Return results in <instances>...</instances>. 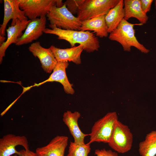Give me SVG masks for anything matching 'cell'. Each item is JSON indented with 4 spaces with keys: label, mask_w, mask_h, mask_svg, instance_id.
<instances>
[{
    "label": "cell",
    "mask_w": 156,
    "mask_h": 156,
    "mask_svg": "<svg viewBox=\"0 0 156 156\" xmlns=\"http://www.w3.org/2000/svg\"><path fill=\"white\" fill-rule=\"evenodd\" d=\"M50 28H46L44 33L58 36L59 40L68 42L71 47L79 44L83 47V49L87 52L91 53L98 50L100 47L99 39L93 32L90 31L65 30L50 24Z\"/></svg>",
    "instance_id": "6da1fadb"
},
{
    "label": "cell",
    "mask_w": 156,
    "mask_h": 156,
    "mask_svg": "<svg viewBox=\"0 0 156 156\" xmlns=\"http://www.w3.org/2000/svg\"><path fill=\"white\" fill-rule=\"evenodd\" d=\"M142 25L140 23L132 24L123 18L117 27L110 33L109 38L120 44L125 51L130 52L131 47H133L141 52L147 53L149 50L137 40L134 29L135 25Z\"/></svg>",
    "instance_id": "7a4b0ae2"
},
{
    "label": "cell",
    "mask_w": 156,
    "mask_h": 156,
    "mask_svg": "<svg viewBox=\"0 0 156 156\" xmlns=\"http://www.w3.org/2000/svg\"><path fill=\"white\" fill-rule=\"evenodd\" d=\"M118 117L116 112H109L95 122L90 133V141L87 143L90 144L94 142L108 143L112 136Z\"/></svg>",
    "instance_id": "3957f363"
},
{
    "label": "cell",
    "mask_w": 156,
    "mask_h": 156,
    "mask_svg": "<svg viewBox=\"0 0 156 156\" xmlns=\"http://www.w3.org/2000/svg\"><path fill=\"white\" fill-rule=\"evenodd\" d=\"M50 24L65 30H79L81 21L67 9L64 3L61 8L53 6L47 15Z\"/></svg>",
    "instance_id": "277c9868"
},
{
    "label": "cell",
    "mask_w": 156,
    "mask_h": 156,
    "mask_svg": "<svg viewBox=\"0 0 156 156\" xmlns=\"http://www.w3.org/2000/svg\"><path fill=\"white\" fill-rule=\"evenodd\" d=\"M120 0H85L77 13L81 21L105 16Z\"/></svg>",
    "instance_id": "5b68a950"
},
{
    "label": "cell",
    "mask_w": 156,
    "mask_h": 156,
    "mask_svg": "<svg viewBox=\"0 0 156 156\" xmlns=\"http://www.w3.org/2000/svg\"><path fill=\"white\" fill-rule=\"evenodd\" d=\"M133 142V135L128 127L118 120L109 146L116 152L124 153L131 150Z\"/></svg>",
    "instance_id": "8992f818"
},
{
    "label": "cell",
    "mask_w": 156,
    "mask_h": 156,
    "mask_svg": "<svg viewBox=\"0 0 156 156\" xmlns=\"http://www.w3.org/2000/svg\"><path fill=\"white\" fill-rule=\"evenodd\" d=\"M20 9L30 20L46 16L56 0H18Z\"/></svg>",
    "instance_id": "52a82bcc"
},
{
    "label": "cell",
    "mask_w": 156,
    "mask_h": 156,
    "mask_svg": "<svg viewBox=\"0 0 156 156\" xmlns=\"http://www.w3.org/2000/svg\"><path fill=\"white\" fill-rule=\"evenodd\" d=\"M4 17L2 23L0 25V35L5 36L6 28L10 20V26L14 25L18 20L28 19L24 12L20 8L18 0H4Z\"/></svg>",
    "instance_id": "ba28073f"
},
{
    "label": "cell",
    "mask_w": 156,
    "mask_h": 156,
    "mask_svg": "<svg viewBox=\"0 0 156 156\" xmlns=\"http://www.w3.org/2000/svg\"><path fill=\"white\" fill-rule=\"evenodd\" d=\"M18 145L22 146L26 150L29 149L27 139L24 136L8 134L0 139V156H11L13 154L20 155L15 148Z\"/></svg>",
    "instance_id": "9c48e42d"
},
{
    "label": "cell",
    "mask_w": 156,
    "mask_h": 156,
    "mask_svg": "<svg viewBox=\"0 0 156 156\" xmlns=\"http://www.w3.org/2000/svg\"><path fill=\"white\" fill-rule=\"evenodd\" d=\"M28 49L35 57L38 58L44 70L47 73H51L57 62L51 48H44L40 42H36L31 43Z\"/></svg>",
    "instance_id": "30bf717a"
},
{
    "label": "cell",
    "mask_w": 156,
    "mask_h": 156,
    "mask_svg": "<svg viewBox=\"0 0 156 156\" xmlns=\"http://www.w3.org/2000/svg\"><path fill=\"white\" fill-rule=\"evenodd\" d=\"M46 16L31 20L22 36L17 40V46H21L31 42L41 36L46 28Z\"/></svg>",
    "instance_id": "8fae6325"
},
{
    "label": "cell",
    "mask_w": 156,
    "mask_h": 156,
    "mask_svg": "<svg viewBox=\"0 0 156 156\" xmlns=\"http://www.w3.org/2000/svg\"><path fill=\"white\" fill-rule=\"evenodd\" d=\"M68 138L66 136L57 135L45 146L37 148L38 156H64Z\"/></svg>",
    "instance_id": "7c38bea8"
},
{
    "label": "cell",
    "mask_w": 156,
    "mask_h": 156,
    "mask_svg": "<svg viewBox=\"0 0 156 156\" xmlns=\"http://www.w3.org/2000/svg\"><path fill=\"white\" fill-rule=\"evenodd\" d=\"M31 20L26 19L23 21L18 20L15 24L10 26L6 29L7 39L6 41L0 46V63L2 62L5 52L9 46L12 44L17 42L18 39L23 35V31L25 30Z\"/></svg>",
    "instance_id": "4fadbf2b"
},
{
    "label": "cell",
    "mask_w": 156,
    "mask_h": 156,
    "mask_svg": "<svg viewBox=\"0 0 156 156\" xmlns=\"http://www.w3.org/2000/svg\"><path fill=\"white\" fill-rule=\"evenodd\" d=\"M68 65V63L67 61L58 62L49 77L43 82L38 84H36L34 86H38L47 82L57 81L62 85L66 93L68 94H73L75 91L72 84L68 80L66 72V69Z\"/></svg>",
    "instance_id": "5bb4252c"
},
{
    "label": "cell",
    "mask_w": 156,
    "mask_h": 156,
    "mask_svg": "<svg viewBox=\"0 0 156 156\" xmlns=\"http://www.w3.org/2000/svg\"><path fill=\"white\" fill-rule=\"evenodd\" d=\"M80 113L77 111L73 112L68 110L63 116L62 120L68 127L70 132L75 142L78 144L85 143L84 140L89 134L83 133L80 129L78 120L81 116Z\"/></svg>",
    "instance_id": "9a60e30c"
},
{
    "label": "cell",
    "mask_w": 156,
    "mask_h": 156,
    "mask_svg": "<svg viewBox=\"0 0 156 156\" xmlns=\"http://www.w3.org/2000/svg\"><path fill=\"white\" fill-rule=\"evenodd\" d=\"M57 62H72L77 64L81 63V55L83 47L79 45L68 48L61 49L52 45L50 47Z\"/></svg>",
    "instance_id": "2e32d148"
},
{
    "label": "cell",
    "mask_w": 156,
    "mask_h": 156,
    "mask_svg": "<svg viewBox=\"0 0 156 156\" xmlns=\"http://www.w3.org/2000/svg\"><path fill=\"white\" fill-rule=\"evenodd\" d=\"M105 16L95 17L81 21L79 30L82 31H93L96 36L101 38L107 37L108 34Z\"/></svg>",
    "instance_id": "e0dca14e"
},
{
    "label": "cell",
    "mask_w": 156,
    "mask_h": 156,
    "mask_svg": "<svg viewBox=\"0 0 156 156\" xmlns=\"http://www.w3.org/2000/svg\"><path fill=\"white\" fill-rule=\"evenodd\" d=\"M123 2L125 19L134 18L142 25L146 23L148 18L142 9L140 0H124Z\"/></svg>",
    "instance_id": "ac0fdd59"
},
{
    "label": "cell",
    "mask_w": 156,
    "mask_h": 156,
    "mask_svg": "<svg viewBox=\"0 0 156 156\" xmlns=\"http://www.w3.org/2000/svg\"><path fill=\"white\" fill-rule=\"evenodd\" d=\"M125 16L123 0H120L118 3L105 15L109 33H110L117 27Z\"/></svg>",
    "instance_id": "d6986e66"
},
{
    "label": "cell",
    "mask_w": 156,
    "mask_h": 156,
    "mask_svg": "<svg viewBox=\"0 0 156 156\" xmlns=\"http://www.w3.org/2000/svg\"><path fill=\"white\" fill-rule=\"evenodd\" d=\"M138 151L141 156H156V131L146 134L144 140L139 143Z\"/></svg>",
    "instance_id": "ffe728a7"
},
{
    "label": "cell",
    "mask_w": 156,
    "mask_h": 156,
    "mask_svg": "<svg viewBox=\"0 0 156 156\" xmlns=\"http://www.w3.org/2000/svg\"><path fill=\"white\" fill-rule=\"evenodd\" d=\"M91 150L90 144H78L70 142L66 156H88Z\"/></svg>",
    "instance_id": "44dd1931"
},
{
    "label": "cell",
    "mask_w": 156,
    "mask_h": 156,
    "mask_svg": "<svg viewBox=\"0 0 156 156\" xmlns=\"http://www.w3.org/2000/svg\"><path fill=\"white\" fill-rule=\"evenodd\" d=\"M85 0H67L64 3L68 10L73 14H77Z\"/></svg>",
    "instance_id": "7402d4cb"
},
{
    "label": "cell",
    "mask_w": 156,
    "mask_h": 156,
    "mask_svg": "<svg viewBox=\"0 0 156 156\" xmlns=\"http://www.w3.org/2000/svg\"><path fill=\"white\" fill-rule=\"evenodd\" d=\"M94 155L96 156H118L117 153L105 148L95 150Z\"/></svg>",
    "instance_id": "603a6c76"
},
{
    "label": "cell",
    "mask_w": 156,
    "mask_h": 156,
    "mask_svg": "<svg viewBox=\"0 0 156 156\" xmlns=\"http://www.w3.org/2000/svg\"><path fill=\"white\" fill-rule=\"evenodd\" d=\"M153 0H140L142 9L145 14L149 12Z\"/></svg>",
    "instance_id": "cb8c5ba5"
},
{
    "label": "cell",
    "mask_w": 156,
    "mask_h": 156,
    "mask_svg": "<svg viewBox=\"0 0 156 156\" xmlns=\"http://www.w3.org/2000/svg\"><path fill=\"white\" fill-rule=\"evenodd\" d=\"M19 152L21 153L20 155H15L11 156H38L36 152H34L29 150H26L25 149H23L21 150Z\"/></svg>",
    "instance_id": "d4e9b609"
},
{
    "label": "cell",
    "mask_w": 156,
    "mask_h": 156,
    "mask_svg": "<svg viewBox=\"0 0 156 156\" xmlns=\"http://www.w3.org/2000/svg\"><path fill=\"white\" fill-rule=\"evenodd\" d=\"M64 4V3H63L62 0H56L55 5L57 8H61L62 7Z\"/></svg>",
    "instance_id": "484cf974"
},
{
    "label": "cell",
    "mask_w": 156,
    "mask_h": 156,
    "mask_svg": "<svg viewBox=\"0 0 156 156\" xmlns=\"http://www.w3.org/2000/svg\"><path fill=\"white\" fill-rule=\"evenodd\" d=\"M5 36L0 35V46L5 42Z\"/></svg>",
    "instance_id": "4316f807"
},
{
    "label": "cell",
    "mask_w": 156,
    "mask_h": 156,
    "mask_svg": "<svg viewBox=\"0 0 156 156\" xmlns=\"http://www.w3.org/2000/svg\"><path fill=\"white\" fill-rule=\"evenodd\" d=\"M155 8H156V0L155 1Z\"/></svg>",
    "instance_id": "83f0119b"
}]
</instances>
